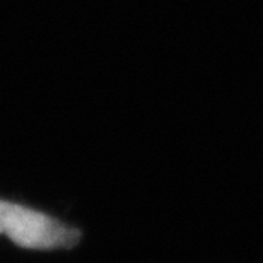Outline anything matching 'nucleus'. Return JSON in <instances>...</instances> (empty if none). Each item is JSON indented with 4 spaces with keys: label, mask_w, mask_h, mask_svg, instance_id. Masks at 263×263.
<instances>
[{
    "label": "nucleus",
    "mask_w": 263,
    "mask_h": 263,
    "mask_svg": "<svg viewBox=\"0 0 263 263\" xmlns=\"http://www.w3.org/2000/svg\"><path fill=\"white\" fill-rule=\"evenodd\" d=\"M0 236L23 248H70L81 239L76 228L64 226L34 209L0 200Z\"/></svg>",
    "instance_id": "nucleus-1"
}]
</instances>
